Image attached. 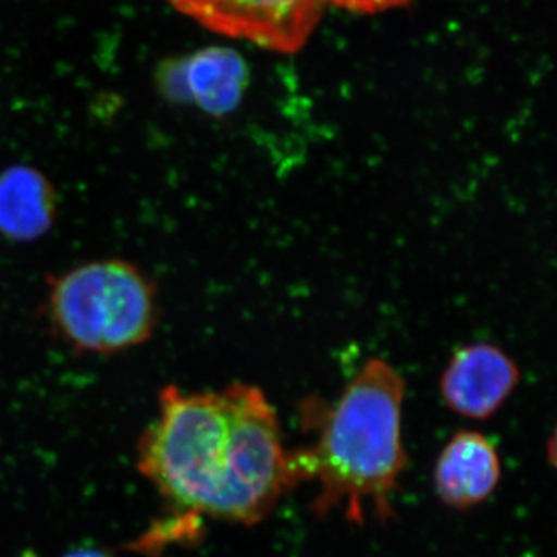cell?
I'll list each match as a JSON object with an SVG mask.
<instances>
[{"mask_svg": "<svg viewBox=\"0 0 557 557\" xmlns=\"http://www.w3.org/2000/svg\"><path fill=\"white\" fill-rule=\"evenodd\" d=\"M500 474V458L493 443L479 432L460 431L446 443L435 463V491L450 508H474L494 493Z\"/></svg>", "mask_w": 557, "mask_h": 557, "instance_id": "7", "label": "cell"}, {"mask_svg": "<svg viewBox=\"0 0 557 557\" xmlns=\"http://www.w3.org/2000/svg\"><path fill=\"white\" fill-rule=\"evenodd\" d=\"M157 83L168 101L194 104L211 116H225L239 108L248 87V69L236 51L211 47L164 62Z\"/></svg>", "mask_w": 557, "mask_h": 557, "instance_id": "5", "label": "cell"}, {"mask_svg": "<svg viewBox=\"0 0 557 557\" xmlns=\"http://www.w3.org/2000/svg\"><path fill=\"white\" fill-rule=\"evenodd\" d=\"M324 2L335 3L341 9L357 11V13L373 14L406 5L410 0H324Z\"/></svg>", "mask_w": 557, "mask_h": 557, "instance_id": "9", "label": "cell"}, {"mask_svg": "<svg viewBox=\"0 0 557 557\" xmlns=\"http://www.w3.org/2000/svg\"><path fill=\"white\" fill-rule=\"evenodd\" d=\"M137 468L183 518L255 525L299 485L276 410L249 384L161 388L139 435Z\"/></svg>", "mask_w": 557, "mask_h": 557, "instance_id": "1", "label": "cell"}, {"mask_svg": "<svg viewBox=\"0 0 557 557\" xmlns=\"http://www.w3.org/2000/svg\"><path fill=\"white\" fill-rule=\"evenodd\" d=\"M62 557H116L109 548L101 545H78Z\"/></svg>", "mask_w": 557, "mask_h": 557, "instance_id": "10", "label": "cell"}, {"mask_svg": "<svg viewBox=\"0 0 557 557\" xmlns=\"http://www.w3.org/2000/svg\"><path fill=\"white\" fill-rule=\"evenodd\" d=\"M60 211V197L44 172L14 164L0 172V236L30 244L50 233Z\"/></svg>", "mask_w": 557, "mask_h": 557, "instance_id": "8", "label": "cell"}, {"mask_svg": "<svg viewBox=\"0 0 557 557\" xmlns=\"http://www.w3.org/2000/svg\"><path fill=\"white\" fill-rule=\"evenodd\" d=\"M208 30L296 53L318 27L324 0H168Z\"/></svg>", "mask_w": 557, "mask_h": 557, "instance_id": "4", "label": "cell"}, {"mask_svg": "<svg viewBox=\"0 0 557 557\" xmlns=\"http://www.w3.org/2000/svg\"><path fill=\"white\" fill-rule=\"evenodd\" d=\"M47 317L75 350L115 355L152 338L160 322L159 295L134 263L94 260L50 278Z\"/></svg>", "mask_w": 557, "mask_h": 557, "instance_id": "3", "label": "cell"}, {"mask_svg": "<svg viewBox=\"0 0 557 557\" xmlns=\"http://www.w3.org/2000/svg\"><path fill=\"white\" fill-rule=\"evenodd\" d=\"M405 394L397 370L370 359L332 405L317 397L300 405L302 423L317 440L293 453V461L299 483H318L311 509L319 518L341 509L362 523L368 505L381 519L394 516L392 494L408 463L401 442Z\"/></svg>", "mask_w": 557, "mask_h": 557, "instance_id": "2", "label": "cell"}, {"mask_svg": "<svg viewBox=\"0 0 557 557\" xmlns=\"http://www.w3.org/2000/svg\"><path fill=\"white\" fill-rule=\"evenodd\" d=\"M520 380L516 362L491 344L458 348L440 380L446 406L458 416L486 420L504 406Z\"/></svg>", "mask_w": 557, "mask_h": 557, "instance_id": "6", "label": "cell"}]
</instances>
